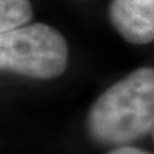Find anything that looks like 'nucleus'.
<instances>
[{"mask_svg":"<svg viewBox=\"0 0 154 154\" xmlns=\"http://www.w3.org/2000/svg\"><path fill=\"white\" fill-rule=\"evenodd\" d=\"M69 47L63 34L44 23L26 24L0 34V67L38 80L64 73Z\"/></svg>","mask_w":154,"mask_h":154,"instance_id":"nucleus-2","label":"nucleus"},{"mask_svg":"<svg viewBox=\"0 0 154 154\" xmlns=\"http://www.w3.org/2000/svg\"><path fill=\"white\" fill-rule=\"evenodd\" d=\"M33 17L29 0H0V33L26 26Z\"/></svg>","mask_w":154,"mask_h":154,"instance_id":"nucleus-4","label":"nucleus"},{"mask_svg":"<svg viewBox=\"0 0 154 154\" xmlns=\"http://www.w3.org/2000/svg\"><path fill=\"white\" fill-rule=\"evenodd\" d=\"M107 13L111 26L126 42H154V0H111Z\"/></svg>","mask_w":154,"mask_h":154,"instance_id":"nucleus-3","label":"nucleus"},{"mask_svg":"<svg viewBox=\"0 0 154 154\" xmlns=\"http://www.w3.org/2000/svg\"><path fill=\"white\" fill-rule=\"evenodd\" d=\"M87 131L104 146H126L154 128V69L140 67L101 93L86 117Z\"/></svg>","mask_w":154,"mask_h":154,"instance_id":"nucleus-1","label":"nucleus"},{"mask_svg":"<svg viewBox=\"0 0 154 154\" xmlns=\"http://www.w3.org/2000/svg\"><path fill=\"white\" fill-rule=\"evenodd\" d=\"M107 154H149L143 151V150L137 149V147H130V146H120V147H117V149L111 150L110 153Z\"/></svg>","mask_w":154,"mask_h":154,"instance_id":"nucleus-5","label":"nucleus"}]
</instances>
